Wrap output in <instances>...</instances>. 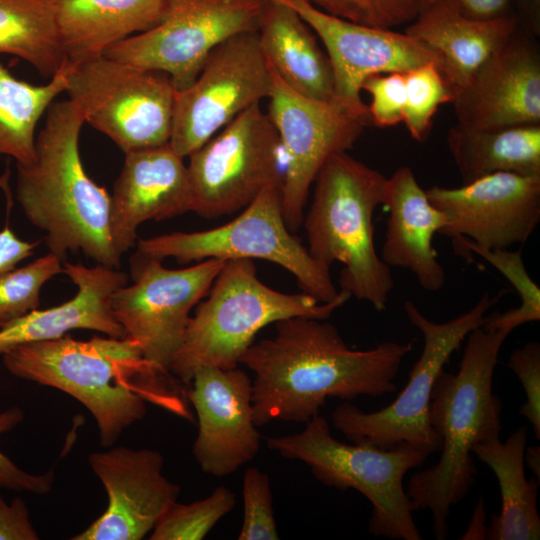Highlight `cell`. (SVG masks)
Masks as SVG:
<instances>
[{"label": "cell", "instance_id": "1", "mask_svg": "<svg viewBox=\"0 0 540 540\" xmlns=\"http://www.w3.org/2000/svg\"><path fill=\"white\" fill-rule=\"evenodd\" d=\"M275 335L253 343L241 363L254 373L253 420L306 423L327 398L351 401L395 392L394 382L412 343L385 341L367 350L348 347L325 320L295 316L275 323Z\"/></svg>", "mask_w": 540, "mask_h": 540}, {"label": "cell", "instance_id": "2", "mask_svg": "<svg viewBox=\"0 0 540 540\" xmlns=\"http://www.w3.org/2000/svg\"><path fill=\"white\" fill-rule=\"evenodd\" d=\"M2 356L10 374L61 390L94 417L102 447H111L144 418L150 401L175 412L181 408L170 373L148 362L130 337L56 339L17 346Z\"/></svg>", "mask_w": 540, "mask_h": 540}, {"label": "cell", "instance_id": "3", "mask_svg": "<svg viewBox=\"0 0 540 540\" xmlns=\"http://www.w3.org/2000/svg\"><path fill=\"white\" fill-rule=\"evenodd\" d=\"M84 116L68 99L54 101L36 135L35 159L17 165L16 198L28 221L45 233L62 261L82 252L99 265L119 268L110 233L111 196L86 173L79 151Z\"/></svg>", "mask_w": 540, "mask_h": 540}, {"label": "cell", "instance_id": "4", "mask_svg": "<svg viewBox=\"0 0 540 540\" xmlns=\"http://www.w3.org/2000/svg\"><path fill=\"white\" fill-rule=\"evenodd\" d=\"M510 332L482 326L466 337L457 373L442 370L431 392L429 421L440 437L438 462L414 473L406 494L412 512L428 509L436 539L448 535L451 508L468 493L475 480L473 447L500 435L502 402L493 393L498 356Z\"/></svg>", "mask_w": 540, "mask_h": 540}, {"label": "cell", "instance_id": "5", "mask_svg": "<svg viewBox=\"0 0 540 540\" xmlns=\"http://www.w3.org/2000/svg\"><path fill=\"white\" fill-rule=\"evenodd\" d=\"M386 177L342 152L331 156L314 180L304 216L308 251L319 262L343 264L339 284L351 297L384 311L394 287L391 267L377 254L373 214L383 202Z\"/></svg>", "mask_w": 540, "mask_h": 540}, {"label": "cell", "instance_id": "6", "mask_svg": "<svg viewBox=\"0 0 540 540\" xmlns=\"http://www.w3.org/2000/svg\"><path fill=\"white\" fill-rule=\"evenodd\" d=\"M205 297L196 305L169 368L184 384L204 366L238 367L267 325L295 316L326 320L351 295L340 290L335 299L322 303L305 292H280L259 280L253 260L229 259Z\"/></svg>", "mask_w": 540, "mask_h": 540}, {"label": "cell", "instance_id": "7", "mask_svg": "<svg viewBox=\"0 0 540 540\" xmlns=\"http://www.w3.org/2000/svg\"><path fill=\"white\" fill-rule=\"evenodd\" d=\"M269 449L282 457L299 460L328 487L355 489L372 505L369 532L376 537L421 540L409 498L405 474L421 466L430 455L407 442L391 449L366 444H347L335 439L325 418L317 415L301 432L268 438Z\"/></svg>", "mask_w": 540, "mask_h": 540}, {"label": "cell", "instance_id": "8", "mask_svg": "<svg viewBox=\"0 0 540 540\" xmlns=\"http://www.w3.org/2000/svg\"><path fill=\"white\" fill-rule=\"evenodd\" d=\"M500 297L501 293L497 297L485 293L468 311L443 323L430 320L406 300V316L421 331L424 343L405 388L390 405L374 412H364L344 401L332 412L334 428L356 444L391 449L407 442L429 454L439 451L441 440L429 421L433 385L453 352L471 331L483 326L486 312Z\"/></svg>", "mask_w": 540, "mask_h": 540}, {"label": "cell", "instance_id": "9", "mask_svg": "<svg viewBox=\"0 0 540 540\" xmlns=\"http://www.w3.org/2000/svg\"><path fill=\"white\" fill-rule=\"evenodd\" d=\"M282 184L265 188L229 223L198 232H172L138 238L137 251L180 264L217 259H263L280 265L296 279L302 292L325 303L339 293L330 267L311 256L284 220Z\"/></svg>", "mask_w": 540, "mask_h": 540}, {"label": "cell", "instance_id": "10", "mask_svg": "<svg viewBox=\"0 0 540 540\" xmlns=\"http://www.w3.org/2000/svg\"><path fill=\"white\" fill-rule=\"evenodd\" d=\"M65 92L122 151L170 140L177 90L168 74L105 55L69 62Z\"/></svg>", "mask_w": 540, "mask_h": 540}, {"label": "cell", "instance_id": "11", "mask_svg": "<svg viewBox=\"0 0 540 540\" xmlns=\"http://www.w3.org/2000/svg\"><path fill=\"white\" fill-rule=\"evenodd\" d=\"M268 0H165L159 23L103 55L168 74L177 91L190 86L210 52L230 37L256 32Z\"/></svg>", "mask_w": 540, "mask_h": 540}, {"label": "cell", "instance_id": "12", "mask_svg": "<svg viewBox=\"0 0 540 540\" xmlns=\"http://www.w3.org/2000/svg\"><path fill=\"white\" fill-rule=\"evenodd\" d=\"M278 133L260 104H254L189 157L192 210L217 218L245 208L259 193L282 184Z\"/></svg>", "mask_w": 540, "mask_h": 540}, {"label": "cell", "instance_id": "13", "mask_svg": "<svg viewBox=\"0 0 540 540\" xmlns=\"http://www.w3.org/2000/svg\"><path fill=\"white\" fill-rule=\"evenodd\" d=\"M226 260L210 258L181 269L136 251L130 260L131 285L117 289L111 309L125 335L144 358L169 373L182 345L191 310L205 298Z\"/></svg>", "mask_w": 540, "mask_h": 540}, {"label": "cell", "instance_id": "14", "mask_svg": "<svg viewBox=\"0 0 540 540\" xmlns=\"http://www.w3.org/2000/svg\"><path fill=\"white\" fill-rule=\"evenodd\" d=\"M269 66L272 87L267 115L285 156L282 211L288 229L294 233L303 224L309 190L322 166L331 156L350 150L372 122L338 102L318 101L297 93Z\"/></svg>", "mask_w": 540, "mask_h": 540}, {"label": "cell", "instance_id": "15", "mask_svg": "<svg viewBox=\"0 0 540 540\" xmlns=\"http://www.w3.org/2000/svg\"><path fill=\"white\" fill-rule=\"evenodd\" d=\"M272 75L257 31L215 47L194 82L177 91L169 144L188 157L236 116L268 98Z\"/></svg>", "mask_w": 540, "mask_h": 540}, {"label": "cell", "instance_id": "16", "mask_svg": "<svg viewBox=\"0 0 540 540\" xmlns=\"http://www.w3.org/2000/svg\"><path fill=\"white\" fill-rule=\"evenodd\" d=\"M426 194L448 217L439 234L482 248L522 246L540 222V175L496 172L457 188L433 186Z\"/></svg>", "mask_w": 540, "mask_h": 540}, {"label": "cell", "instance_id": "17", "mask_svg": "<svg viewBox=\"0 0 540 540\" xmlns=\"http://www.w3.org/2000/svg\"><path fill=\"white\" fill-rule=\"evenodd\" d=\"M292 7L323 43L334 75L335 99L369 117L361 99L363 82L375 74L407 72L436 54L417 39L392 29L370 27L328 14L308 0H281Z\"/></svg>", "mask_w": 540, "mask_h": 540}, {"label": "cell", "instance_id": "18", "mask_svg": "<svg viewBox=\"0 0 540 540\" xmlns=\"http://www.w3.org/2000/svg\"><path fill=\"white\" fill-rule=\"evenodd\" d=\"M89 465L104 486L108 504L71 540H141L180 493V486L163 475V456L154 449L96 451L89 455Z\"/></svg>", "mask_w": 540, "mask_h": 540}, {"label": "cell", "instance_id": "19", "mask_svg": "<svg viewBox=\"0 0 540 540\" xmlns=\"http://www.w3.org/2000/svg\"><path fill=\"white\" fill-rule=\"evenodd\" d=\"M188 393L198 419L193 454L201 470L224 477L251 461L261 436L253 420L252 381L239 367L199 368Z\"/></svg>", "mask_w": 540, "mask_h": 540}, {"label": "cell", "instance_id": "20", "mask_svg": "<svg viewBox=\"0 0 540 540\" xmlns=\"http://www.w3.org/2000/svg\"><path fill=\"white\" fill-rule=\"evenodd\" d=\"M457 123L474 129L540 124V54L520 26L454 92Z\"/></svg>", "mask_w": 540, "mask_h": 540}, {"label": "cell", "instance_id": "21", "mask_svg": "<svg viewBox=\"0 0 540 540\" xmlns=\"http://www.w3.org/2000/svg\"><path fill=\"white\" fill-rule=\"evenodd\" d=\"M124 154L110 195V233L120 258L136 244L141 224L192 210L187 166L169 142Z\"/></svg>", "mask_w": 540, "mask_h": 540}, {"label": "cell", "instance_id": "22", "mask_svg": "<svg viewBox=\"0 0 540 540\" xmlns=\"http://www.w3.org/2000/svg\"><path fill=\"white\" fill-rule=\"evenodd\" d=\"M382 205L388 211L382 261L412 272L426 291H439L446 273L433 238L447 226V215L429 201L409 166L399 167L386 179Z\"/></svg>", "mask_w": 540, "mask_h": 540}, {"label": "cell", "instance_id": "23", "mask_svg": "<svg viewBox=\"0 0 540 540\" xmlns=\"http://www.w3.org/2000/svg\"><path fill=\"white\" fill-rule=\"evenodd\" d=\"M63 273L77 286L74 297L61 305L34 310L0 328V355L32 342L60 338L71 330L87 329L107 336L125 337L111 309V297L127 284L118 268L97 264L63 263Z\"/></svg>", "mask_w": 540, "mask_h": 540}, {"label": "cell", "instance_id": "24", "mask_svg": "<svg viewBox=\"0 0 540 540\" xmlns=\"http://www.w3.org/2000/svg\"><path fill=\"white\" fill-rule=\"evenodd\" d=\"M518 27L511 12L476 19L465 15L451 0H436L420 10L405 33L436 54L438 67L455 92L506 44Z\"/></svg>", "mask_w": 540, "mask_h": 540}, {"label": "cell", "instance_id": "25", "mask_svg": "<svg viewBox=\"0 0 540 540\" xmlns=\"http://www.w3.org/2000/svg\"><path fill=\"white\" fill-rule=\"evenodd\" d=\"M257 35L266 60L291 89L314 100L337 102L329 58L292 7L268 0Z\"/></svg>", "mask_w": 540, "mask_h": 540}, {"label": "cell", "instance_id": "26", "mask_svg": "<svg viewBox=\"0 0 540 540\" xmlns=\"http://www.w3.org/2000/svg\"><path fill=\"white\" fill-rule=\"evenodd\" d=\"M165 0H62L59 25L68 61L103 55L110 47L155 27Z\"/></svg>", "mask_w": 540, "mask_h": 540}, {"label": "cell", "instance_id": "27", "mask_svg": "<svg viewBox=\"0 0 540 540\" xmlns=\"http://www.w3.org/2000/svg\"><path fill=\"white\" fill-rule=\"evenodd\" d=\"M528 429L521 426L501 442L499 436L480 442L473 454L491 468L497 477L501 493V510L493 515L487 528L490 540H538L540 517L537 495L540 480L527 479L524 452Z\"/></svg>", "mask_w": 540, "mask_h": 540}, {"label": "cell", "instance_id": "28", "mask_svg": "<svg viewBox=\"0 0 540 540\" xmlns=\"http://www.w3.org/2000/svg\"><path fill=\"white\" fill-rule=\"evenodd\" d=\"M447 146L464 184L496 172L540 175V124L474 129L457 123Z\"/></svg>", "mask_w": 540, "mask_h": 540}, {"label": "cell", "instance_id": "29", "mask_svg": "<svg viewBox=\"0 0 540 540\" xmlns=\"http://www.w3.org/2000/svg\"><path fill=\"white\" fill-rule=\"evenodd\" d=\"M62 0H0V54L17 56L51 79L69 62L59 25Z\"/></svg>", "mask_w": 540, "mask_h": 540}, {"label": "cell", "instance_id": "30", "mask_svg": "<svg viewBox=\"0 0 540 540\" xmlns=\"http://www.w3.org/2000/svg\"><path fill=\"white\" fill-rule=\"evenodd\" d=\"M69 62L43 85L16 78L0 61V157L16 165L35 159L36 127L59 94L65 92Z\"/></svg>", "mask_w": 540, "mask_h": 540}, {"label": "cell", "instance_id": "31", "mask_svg": "<svg viewBox=\"0 0 540 540\" xmlns=\"http://www.w3.org/2000/svg\"><path fill=\"white\" fill-rule=\"evenodd\" d=\"M454 247L474 252L496 268L511 283L520 297V305L504 313L493 312L487 316L483 328L512 332L517 327L540 320V289L528 274L520 249L482 248L467 238L453 240Z\"/></svg>", "mask_w": 540, "mask_h": 540}, {"label": "cell", "instance_id": "32", "mask_svg": "<svg viewBox=\"0 0 540 540\" xmlns=\"http://www.w3.org/2000/svg\"><path fill=\"white\" fill-rule=\"evenodd\" d=\"M235 505V494L219 486L206 498L184 504L175 501L151 531L150 540H201Z\"/></svg>", "mask_w": 540, "mask_h": 540}, {"label": "cell", "instance_id": "33", "mask_svg": "<svg viewBox=\"0 0 540 540\" xmlns=\"http://www.w3.org/2000/svg\"><path fill=\"white\" fill-rule=\"evenodd\" d=\"M404 76L406 102L403 123L414 140L424 142L438 107L451 103L454 92L435 60L405 72Z\"/></svg>", "mask_w": 540, "mask_h": 540}, {"label": "cell", "instance_id": "34", "mask_svg": "<svg viewBox=\"0 0 540 540\" xmlns=\"http://www.w3.org/2000/svg\"><path fill=\"white\" fill-rule=\"evenodd\" d=\"M62 262L49 252L25 266L0 273V328L38 309L42 286L63 273Z\"/></svg>", "mask_w": 540, "mask_h": 540}, {"label": "cell", "instance_id": "35", "mask_svg": "<svg viewBox=\"0 0 540 540\" xmlns=\"http://www.w3.org/2000/svg\"><path fill=\"white\" fill-rule=\"evenodd\" d=\"M320 10L344 20L376 28L412 22L425 0H308Z\"/></svg>", "mask_w": 540, "mask_h": 540}, {"label": "cell", "instance_id": "36", "mask_svg": "<svg viewBox=\"0 0 540 540\" xmlns=\"http://www.w3.org/2000/svg\"><path fill=\"white\" fill-rule=\"evenodd\" d=\"M243 521L239 540H278L269 476L255 467L246 469L242 482Z\"/></svg>", "mask_w": 540, "mask_h": 540}, {"label": "cell", "instance_id": "37", "mask_svg": "<svg viewBox=\"0 0 540 540\" xmlns=\"http://www.w3.org/2000/svg\"><path fill=\"white\" fill-rule=\"evenodd\" d=\"M405 72L375 74L362 84L371 96L368 113L372 124L380 128L403 122L406 102Z\"/></svg>", "mask_w": 540, "mask_h": 540}, {"label": "cell", "instance_id": "38", "mask_svg": "<svg viewBox=\"0 0 540 540\" xmlns=\"http://www.w3.org/2000/svg\"><path fill=\"white\" fill-rule=\"evenodd\" d=\"M507 366L522 383L526 400L519 412L527 418L532 426L534 436L540 439V344L537 341L527 342L523 347L515 349Z\"/></svg>", "mask_w": 540, "mask_h": 540}, {"label": "cell", "instance_id": "39", "mask_svg": "<svg viewBox=\"0 0 540 540\" xmlns=\"http://www.w3.org/2000/svg\"><path fill=\"white\" fill-rule=\"evenodd\" d=\"M23 419L24 413L20 407L0 411V435L13 430ZM54 479L52 469L42 474L27 472L0 451V489L44 495L52 490Z\"/></svg>", "mask_w": 540, "mask_h": 540}, {"label": "cell", "instance_id": "40", "mask_svg": "<svg viewBox=\"0 0 540 540\" xmlns=\"http://www.w3.org/2000/svg\"><path fill=\"white\" fill-rule=\"evenodd\" d=\"M35 530L23 499L16 497L7 503L0 495V540H37Z\"/></svg>", "mask_w": 540, "mask_h": 540}, {"label": "cell", "instance_id": "41", "mask_svg": "<svg viewBox=\"0 0 540 540\" xmlns=\"http://www.w3.org/2000/svg\"><path fill=\"white\" fill-rule=\"evenodd\" d=\"M39 242H27L18 238L5 226L0 230V273L10 270L30 257Z\"/></svg>", "mask_w": 540, "mask_h": 540}, {"label": "cell", "instance_id": "42", "mask_svg": "<svg viewBox=\"0 0 540 540\" xmlns=\"http://www.w3.org/2000/svg\"><path fill=\"white\" fill-rule=\"evenodd\" d=\"M436 0H425L424 6ZM461 11L476 19H491L509 13L512 0H451Z\"/></svg>", "mask_w": 540, "mask_h": 540}, {"label": "cell", "instance_id": "43", "mask_svg": "<svg viewBox=\"0 0 540 540\" xmlns=\"http://www.w3.org/2000/svg\"><path fill=\"white\" fill-rule=\"evenodd\" d=\"M513 2H517L519 26L530 35H539V0H512L511 5Z\"/></svg>", "mask_w": 540, "mask_h": 540}, {"label": "cell", "instance_id": "44", "mask_svg": "<svg viewBox=\"0 0 540 540\" xmlns=\"http://www.w3.org/2000/svg\"><path fill=\"white\" fill-rule=\"evenodd\" d=\"M486 535L484 502L482 498H479L473 518L461 539H486Z\"/></svg>", "mask_w": 540, "mask_h": 540}, {"label": "cell", "instance_id": "45", "mask_svg": "<svg viewBox=\"0 0 540 540\" xmlns=\"http://www.w3.org/2000/svg\"><path fill=\"white\" fill-rule=\"evenodd\" d=\"M524 463L534 474L535 478L540 480V446H526L524 452Z\"/></svg>", "mask_w": 540, "mask_h": 540}]
</instances>
